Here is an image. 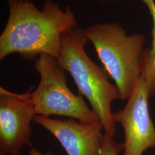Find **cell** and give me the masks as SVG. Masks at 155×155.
<instances>
[{
  "label": "cell",
  "instance_id": "6da1fadb",
  "mask_svg": "<svg viewBox=\"0 0 155 155\" xmlns=\"http://www.w3.org/2000/svg\"><path fill=\"white\" fill-rule=\"evenodd\" d=\"M9 15L0 35V60L15 53L24 59H38L42 54L57 58L62 35L78 27L68 6L62 11L51 0L39 10L29 0H8Z\"/></svg>",
  "mask_w": 155,
  "mask_h": 155
},
{
  "label": "cell",
  "instance_id": "30bf717a",
  "mask_svg": "<svg viewBox=\"0 0 155 155\" xmlns=\"http://www.w3.org/2000/svg\"><path fill=\"white\" fill-rule=\"evenodd\" d=\"M29 155H54L51 150H48L47 152L43 153L33 147L30 148V150H29Z\"/></svg>",
  "mask_w": 155,
  "mask_h": 155
},
{
  "label": "cell",
  "instance_id": "5b68a950",
  "mask_svg": "<svg viewBox=\"0 0 155 155\" xmlns=\"http://www.w3.org/2000/svg\"><path fill=\"white\" fill-rule=\"evenodd\" d=\"M33 87L16 93L0 87V155H20L25 146L32 147Z\"/></svg>",
  "mask_w": 155,
  "mask_h": 155
},
{
  "label": "cell",
  "instance_id": "8992f818",
  "mask_svg": "<svg viewBox=\"0 0 155 155\" xmlns=\"http://www.w3.org/2000/svg\"><path fill=\"white\" fill-rule=\"evenodd\" d=\"M149 87L141 78L125 107L113 113L114 121L123 127L125 135L122 155H143L155 148V127L151 119L148 101Z\"/></svg>",
  "mask_w": 155,
  "mask_h": 155
},
{
  "label": "cell",
  "instance_id": "9c48e42d",
  "mask_svg": "<svg viewBox=\"0 0 155 155\" xmlns=\"http://www.w3.org/2000/svg\"><path fill=\"white\" fill-rule=\"evenodd\" d=\"M122 150H124V144L117 143L113 137L104 134L100 155H120Z\"/></svg>",
  "mask_w": 155,
  "mask_h": 155
},
{
  "label": "cell",
  "instance_id": "8fae6325",
  "mask_svg": "<svg viewBox=\"0 0 155 155\" xmlns=\"http://www.w3.org/2000/svg\"><path fill=\"white\" fill-rule=\"evenodd\" d=\"M142 1L145 4V5L147 6L148 8L155 4V2L153 0H142Z\"/></svg>",
  "mask_w": 155,
  "mask_h": 155
},
{
  "label": "cell",
  "instance_id": "7c38bea8",
  "mask_svg": "<svg viewBox=\"0 0 155 155\" xmlns=\"http://www.w3.org/2000/svg\"><path fill=\"white\" fill-rule=\"evenodd\" d=\"M101 1H106V0H101Z\"/></svg>",
  "mask_w": 155,
  "mask_h": 155
},
{
  "label": "cell",
  "instance_id": "7a4b0ae2",
  "mask_svg": "<svg viewBox=\"0 0 155 155\" xmlns=\"http://www.w3.org/2000/svg\"><path fill=\"white\" fill-rule=\"evenodd\" d=\"M89 41L84 30L78 27L63 33L57 59L71 75L79 94L89 101L103 125L105 134L114 137L116 122L111 106L114 100H120V94L116 85L110 82V76L105 70L87 55L85 46Z\"/></svg>",
  "mask_w": 155,
  "mask_h": 155
},
{
  "label": "cell",
  "instance_id": "3957f363",
  "mask_svg": "<svg viewBox=\"0 0 155 155\" xmlns=\"http://www.w3.org/2000/svg\"><path fill=\"white\" fill-rule=\"evenodd\" d=\"M84 32L104 69L114 80L120 100H127L142 76L144 36L127 35L117 22L97 24Z\"/></svg>",
  "mask_w": 155,
  "mask_h": 155
},
{
  "label": "cell",
  "instance_id": "52a82bcc",
  "mask_svg": "<svg viewBox=\"0 0 155 155\" xmlns=\"http://www.w3.org/2000/svg\"><path fill=\"white\" fill-rule=\"evenodd\" d=\"M33 121L50 132L68 155H100L104 134L101 121L93 123L74 118L59 120L36 115Z\"/></svg>",
  "mask_w": 155,
  "mask_h": 155
},
{
  "label": "cell",
  "instance_id": "ba28073f",
  "mask_svg": "<svg viewBox=\"0 0 155 155\" xmlns=\"http://www.w3.org/2000/svg\"><path fill=\"white\" fill-rule=\"evenodd\" d=\"M153 21V41L152 47L144 49L142 60V76L147 82L150 97L155 95V4L148 8Z\"/></svg>",
  "mask_w": 155,
  "mask_h": 155
},
{
  "label": "cell",
  "instance_id": "277c9868",
  "mask_svg": "<svg viewBox=\"0 0 155 155\" xmlns=\"http://www.w3.org/2000/svg\"><path fill=\"white\" fill-rule=\"evenodd\" d=\"M34 67L40 75V82L32 93L35 113L45 117H68L84 122L100 121L81 94L76 95L68 87L65 70L57 58L42 54Z\"/></svg>",
  "mask_w": 155,
  "mask_h": 155
}]
</instances>
